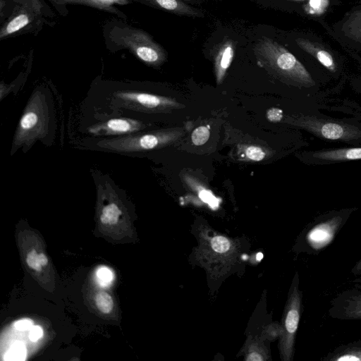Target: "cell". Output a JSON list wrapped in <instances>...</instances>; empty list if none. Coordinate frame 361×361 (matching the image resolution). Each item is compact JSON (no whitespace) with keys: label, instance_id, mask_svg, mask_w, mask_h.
<instances>
[{"label":"cell","instance_id":"cell-36","mask_svg":"<svg viewBox=\"0 0 361 361\" xmlns=\"http://www.w3.org/2000/svg\"><path fill=\"white\" fill-rule=\"evenodd\" d=\"M181 1V0H180ZM184 1H191V0H184Z\"/></svg>","mask_w":361,"mask_h":361},{"label":"cell","instance_id":"cell-8","mask_svg":"<svg viewBox=\"0 0 361 361\" xmlns=\"http://www.w3.org/2000/svg\"><path fill=\"white\" fill-rule=\"evenodd\" d=\"M302 293L299 289L298 273L290 287L281 328V355L283 360L290 361L294 353V343L301 314Z\"/></svg>","mask_w":361,"mask_h":361},{"label":"cell","instance_id":"cell-27","mask_svg":"<svg viewBox=\"0 0 361 361\" xmlns=\"http://www.w3.org/2000/svg\"><path fill=\"white\" fill-rule=\"evenodd\" d=\"M267 118L270 122H279L283 118V111L277 108H271L267 112Z\"/></svg>","mask_w":361,"mask_h":361},{"label":"cell","instance_id":"cell-32","mask_svg":"<svg viewBox=\"0 0 361 361\" xmlns=\"http://www.w3.org/2000/svg\"><path fill=\"white\" fill-rule=\"evenodd\" d=\"M247 360H262V357L256 352L251 353L247 357Z\"/></svg>","mask_w":361,"mask_h":361},{"label":"cell","instance_id":"cell-20","mask_svg":"<svg viewBox=\"0 0 361 361\" xmlns=\"http://www.w3.org/2000/svg\"><path fill=\"white\" fill-rule=\"evenodd\" d=\"M122 214L121 208L115 202L107 203L102 208L99 219L104 224H116L118 221L119 216Z\"/></svg>","mask_w":361,"mask_h":361},{"label":"cell","instance_id":"cell-29","mask_svg":"<svg viewBox=\"0 0 361 361\" xmlns=\"http://www.w3.org/2000/svg\"><path fill=\"white\" fill-rule=\"evenodd\" d=\"M43 336V330L40 326H33L29 332V338L31 341L35 342Z\"/></svg>","mask_w":361,"mask_h":361},{"label":"cell","instance_id":"cell-19","mask_svg":"<svg viewBox=\"0 0 361 361\" xmlns=\"http://www.w3.org/2000/svg\"><path fill=\"white\" fill-rule=\"evenodd\" d=\"M16 4L27 6L39 14L48 18H54L56 16V13L45 0H11Z\"/></svg>","mask_w":361,"mask_h":361},{"label":"cell","instance_id":"cell-11","mask_svg":"<svg viewBox=\"0 0 361 361\" xmlns=\"http://www.w3.org/2000/svg\"><path fill=\"white\" fill-rule=\"evenodd\" d=\"M145 128V125L140 121L116 118L91 126L88 128V133L96 136L126 135L137 133Z\"/></svg>","mask_w":361,"mask_h":361},{"label":"cell","instance_id":"cell-7","mask_svg":"<svg viewBox=\"0 0 361 361\" xmlns=\"http://www.w3.org/2000/svg\"><path fill=\"white\" fill-rule=\"evenodd\" d=\"M116 106L144 113H169L184 108L174 98L134 90H118L113 94Z\"/></svg>","mask_w":361,"mask_h":361},{"label":"cell","instance_id":"cell-5","mask_svg":"<svg viewBox=\"0 0 361 361\" xmlns=\"http://www.w3.org/2000/svg\"><path fill=\"white\" fill-rule=\"evenodd\" d=\"M353 209L334 212L315 219L305 230L303 240L307 252L317 255L326 249L344 226Z\"/></svg>","mask_w":361,"mask_h":361},{"label":"cell","instance_id":"cell-31","mask_svg":"<svg viewBox=\"0 0 361 361\" xmlns=\"http://www.w3.org/2000/svg\"><path fill=\"white\" fill-rule=\"evenodd\" d=\"M37 258L38 262L41 264L42 267H44L47 264L48 259L47 256L44 253L37 254Z\"/></svg>","mask_w":361,"mask_h":361},{"label":"cell","instance_id":"cell-23","mask_svg":"<svg viewBox=\"0 0 361 361\" xmlns=\"http://www.w3.org/2000/svg\"><path fill=\"white\" fill-rule=\"evenodd\" d=\"M210 136L209 127L200 126L196 128L191 134V140L193 145L200 146L205 144Z\"/></svg>","mask_w":361,"mask_h":361},{"label":"cell","instance_id":"cell-25","mask_svg":"<svg viewBox=\"0 0 361 361\" xmlns=\"http://www.w3.org/2000/svg\"><path fill=\"white\" fill-rule=\"evenodd\" d=\"M97 279L102 286L109 285L114 279L113 273L105 267H100L97 271Z\"/></svg>","mask_w":361,"mask_h":361},{"label":"cell","instance_id":"cell-6","mask_svg":"<svg viewBox=\"0 0 361 361\" xmlns=\"http://www.w3.org/2000/svg\"><path fill=\"white\" fill-rule=\"evenodd\" d=\"M285 122L324 140L349 142L361 137V129L343 122L311 116L289 117Z\"/></svg>","mask_w":361,"mask_h":361},{"label":"cell","instance_id":"cell-28","mask_svg":"<svg viewBox=\"0 0 361 361\" xmlns=\"http://www.w3.org/2000/svg\"><path fill=\"white\" fill-rule=\"evenodd\" d=\"M13 326L18 331H27L33 326V322L30 319H23L16 321Z\"/></svg>","mask_w":361,"mask_h":361},{"label":"cell","instance_id":"cell-13","mask_svg":"<svg viewBox=\"0 0 361 361\" xmlns=\"http://www.w3.org/2000/svg\"><path fill=\"white\" fill-rule=\"evenodd\" d=\"M234 55L235 45L232 40H225L218 46L214 57V73L217 85L223 82Z\"/></svg>","mask_w":361,"mask_h":361},{"label":"cell","instance_id":"cell-35","mask_svg":"<svg viewBox=\"0 0 361 361\" xmlns=\"http://www.w3.org/2000/svg\"><path fill=\"white\" fill-rule=\"evenodd\" d=\"M293 1H305V0H293Z\"/></svg>","mask_w":361,"mask_h":361},{"label":"cell","instance_id":"cell-33","mask_svg":"<svg viewBox=\"0 0 361 361\" xmlns=\"http://www.w3.org/2000/svg\"><path fill=\"white\" fill-rule=\"evenodd\" d=\"M352 283L354 285L355 288L361 290V276L355 278L354 280H353Z\"/></svg>","mask_w":361,"mask_h":361},{"label":"cell","instance_id":"cell-24","mask_svg":"<svg viewBox=\"0 0 361 361\" xmlns=\"http://www.w3.org/2000/svg\"><path fill=\"white\" fill-rule=\"evenodd\" d=\"M213 250L219 253H223L228 251L230 248L229 240L224 236H215L211 242Z\"/></svg>","mask_w":361,"mask_h":361},{"label":"cell","instance_id":"cell-22","mask_svg":"<svg viewBox=\"0 0 361 361\" xmlns=\"http://www.w3.org/2000/svg\"><path fill=\"white\" fill-rule=\"evenodd\" d=\"M96 305L102 313L111 312L114 307V301L111 296L106 292H99L95 297Z\"/></svg>","mask_w":361,"mask_h":361},{"label":"cell","instance_id":"cell-15","mask_svg":"<svg viewBox=\"0 0 361 361\" xmlns=\"http://www.w3.org/2000/svg\"><path fill=\"white\" fill-rule=\"evenodd\" d=\"M312 157L313 160L326 162L361 159V147L319 150L313 152Z\"/></svg>","mask_w":361,"mask_h":361},{"label":"cell","instance_id":"cell-26","mask_svg":"<svg viewBox=\"0 0 361 361\" xmlns=\"http://www.w3.org/2000/svg\"><path fill=\"white\" fill-rule=\"evenodd\" d=\"M37 253L35 250H32L28 252L26 258V262L27 265L35 269L37 271H39L42 269L41 264L38 262L37 260Z\"/></svg>","mask_w":361,"mask_h":361},{"label":"cell","instance_id":"cell-1","mask_svg":"<svg viewBox=\"0 0 361 361\" xmlns=\"http://www.w3.org/2000/svg\"><path fill=\"white\" fill-rule=\"evenodd\" d=\"M106 48L111 52L128 49L137 59L152 67L161 66L167 59L165 49L142 29L114 18L103 25Z\"/></svg>","mask_w":361,"mask_h":361},{"label":"cell","instance_id":"cell-9","mask_svg":"<svg viewBox=\"0 0 361 361\" xmlns=\"http://www.w3.org/2000/svg\"><path fill=\"white\" fill-rule=\"evenodd\" d=\"M51 21L32 8L16 4L14 8L0 27V40L25 34H38L44 25L53 26Z\"/></svg>","mask_w":361,"mask_h":361},{"label":"cell","instance_id":"cell-34","mask_svg":"<svg viewBox=\"0 0 361 361\" xmlns=\"http://www.w3.org/2000/svg\"><path fill=\"white\" fill-rule=\"evenodd\" d=\"M321 0H310V4L312 8H318L320 6Z\"/></svg>","mask_w":361,"mask_h":361},{"label":"cell","instance_id":"cell-4","mask_svg":"<svg viewBox=\"0 0 361 361\" xmlns=\"http://www.w3.org/2000/svg\"><path fill=\"white\" fill-rule=\"evenodd\" d=\"M184 135L185 130L182 128L162 129L104 139L98 141L97 145L102 149L118 153L140 152L170 145Z\"/></svg>","mask_w":361,"mask_h":361},{"label":"cell","instance_id":"cell-10","mask_svg":"<svg viewBox=\"0 0 361 361\" xmlns=\"http://www.w3.org/2000/svg\"><path fill=\"white\" fill-rule=\"evenodd\" d=\"M329 315L340 320H361V290L346 289L330 302Z\"/></svg>","mask_w":361,"mask_h":361},{"label":"cell","instance_id":"cell-14","mask_svg":"<svg viewBox=\"0 0 361 361\" xmlns=\"http://www.w3.org/2000/svg\"><path fill=\"white\" fill-rule=\"evenodd\" d=\"M149 5L177 15L202 17V12L183 3L180 0H128Z\"/></svg>","mask_w":361,"mask_h":361},{"label":"cell","instance_id":"cell-21","mask_svg":"<svg viewBox=\"0 0 361 361\" xmlns=\"http://www.w3.org/2000/svg\"><path fill=\"white\" fill-rule=\"evenodd\" d=\"M345 32L353 38L361 41V11L354 13L344 25Z\"/></svg>","mask_w":361,"mask_h":361},{"label":"cell","instance_id":"cell-16","mask_svg":"<svg viewBox=\"0 0 361 361\" xmlns=\"http://www.w3.org/2000/svg\"><path fill=\"white\" fill-rule=\"evenodd\" d=\"M322 361H361V341L341 344L321 358Z\"/></svg>","mask_w":361,"mask_h":361},{"label":"cell","instance_id":"cell-3","mask_svg":"<svg viewBox=\"0 0 361 361\" xmlns=\"http://www.w3.org/2000/svg\"><path fill=\"white\" fill-rule=\"evenodd\" d=\"M51 104L47 94L35 90L30 97L18 124L12 142L11 154L20 147L29 149L50 132Z\"/></svg>","mask_w":361,"mask_h":361},{"label":"cell","instance_id":"cell-12","mask_svg":"<svg viewBox=\"0 0 361 361\" xmlns=\"http://www.w3.org/2000/svg\"><path fill=\"white\" fill-rule=\"evenodd\" d=\"M56 11L61 16L68 13V5H80L90 7L101 11L116 15L118 18L126 20L127 16L120 11L115 4H128V0H48Z\"/></svg>","mask_w":361,"mask_h":361},{"label":"cell","instance_id":"cell-2","mask_svg":"<svg viewBox=\"0 0 361 361\" xmlns=\"http://www.w3.org/2000/svg\"><path fill=\"white\" fill-rule=\"evenodd\" d=\"M254 53L262 65L275 76L303 86L314 82L302 63L280 44L262 37L254 46Z\"/></svg>","mask_w":361,"mask_h":361},{"label":"cell","instance_id":"cell-17","mask_svg":"<svg viewBox=\"0 0 361 361\" xmlns=\"http://www.w3.org/2000/svg\"><path fill=\"white\" fill-rule=\"evenodd\" d=\"M296 43L302 49L314 56L324 67L331 71H336L335 61L333 56L327 50L303 38H298Z\"/></svg>","mask_w":361,"mask_h":361},{"label":"cell","instance_id":"cell-18","mask_svg":"<svg viewBox=\"0 0 361 361\" xmlns=\"http://www.w3.org/2000/svg\"><path fill=\"white\" fill-rule=\"evenodd\" d=\"M238 154L245 161H260L268 157V150L258 145H244L238 147Z\"/></svg>","mask_w":361,"mask_h":361},{"label":"cell","instance_id":"cell-30","mask_svg":"<svg viewBox=\"0 0 361 361\" xmlns=\"http://www.w3.org/2000/svg\"><path fill=\"white\" fill-rule=\"evenodd\" d=\"M351 273L355 276L361 274V258L353 266Z\"/></svg>","mask_w":361,"mask_h":361}]
</instances>
